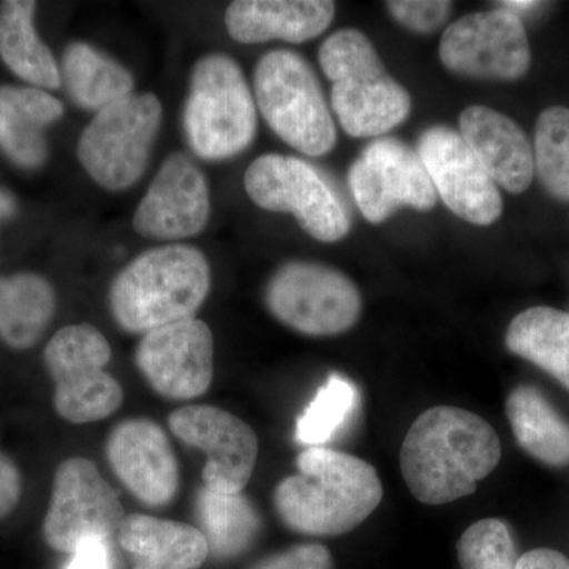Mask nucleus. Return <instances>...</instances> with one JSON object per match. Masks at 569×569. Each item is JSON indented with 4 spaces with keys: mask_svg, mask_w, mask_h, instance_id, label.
Instances as JSON below:
<instances>
[{
    "mask_svg": "<svg viewBox=\"0 0 569 569\" xmlns=\"http://www.w3.org/2000/svg\"><path fill=\"white\" fill-rule=\"evenodd\" d=\"M500 459V438L485 418L441 406L411 425L400 449V470L418 501L447 505L477 492Z\"/></svg>",
    "mask_w": 569,
    "mask_h": 569,
    "instance_id": "obj_1",
    "label": "nucleus"
},
{
    "mask_svg": "<svg viewBox=\"0 0 569 569\" xmlns=\"http://www.w3.org/2000/svg\"><path fill=\"white\" fill-rule=\"evenodd\" d=\"M299 473L276 488L280 520L296 533L339 537L355 530L383 500L376 467L328 448H309L296 459Z\"/></svg>",
    "mask_w": 569,
    "mask_h": 569,
    "instance_id": "obj_2",
    "label": "nucleus"
},
{
    "mask_svg": "<svg viewBox=\"0 0 569 569\" xmlns=\"http://www.w3.org/2000/svg\"><path fill=\"white\" fill-rule=\"evenodd\" d=\"M211 290V268L193 246L156 247L126 266L110 288V309L123 331L148 335L193 318Z\"/></svg>",
    "mask_w": 569,
    "mask_h": 569,
    "instance_id": "obj_3",
    "label": "nucleus"
},
{
    "mask_svg": "<svg viewBox=\"0 0 569 569\" xmlns=\"http://www.w3.org/2000/svg\"><path fill=\"white\" fill-rule=\"evenodd\" d=\"M318 59L332 81V110L350 137H380L410 114V96L388 73L365 33L355 29L332 33Z\"/></svg>",
    "mask_w": 569,
    "mask_h": 569,
    "instance_id": "obj_4",
    "label": "nucleus"
},
{
    "mask_svg": "<svg viewBox=\"0 0 569 569\" xmlns=\"http://www.w3.org/2000/svg\"><path fill=\"white\" fill-rule=\"evenodd\" d=\"M183 132L200 159H231L252 144L257 103L241 67L230 56L209 54L194 63L183 107Z\"/></svg>",
    "mask_w": 569,
    "mask_h": 569,
    "instance_id": "obj_5",
    "label": "nucleus"
},
{
    "mask_svg": "<svg viewBox=\"0 0 569 569\" xmlns=\"http://www.w3.org/2000/svg\"><path fill=\"white\" fill-rule=\"evenodd\" d=\"M254 103L287 144L309 157L331 152L337 130L312 67L298 52L276 50L258 62Z\"/></svg>",
    "mask_w": 569,
    "mask_h": 569,
    "instance_id": "obj_6",
    "label": "nucleus"
},
{
    "mask_svg": "<svg viewBox=\"0 0 569 569\" xmlns=\"http://www.w3.org/2000/svg\"><path fill=\"white\" fill-rule=\"evenodd\" d=\"M160 126V100L130 93L93 116L78 141V160L100 187L121 192L144 174Z\"/></svg>",
    "mask_w": 569,
    "mask_h": 569,
    "instance_id": "obj_7",
    "label": "nucleus"
},
{
    "mask_svg": "<svg viewBox=\"0 0 569 569\" xmlns=\"http://www.w3.org/2000/svg\"><path fill=\"white\" fill-rule=\"evenodd\" d=\"M110 361V343L96 326L69 325L51 337L44 365L54 381L59 417L71 425H91L119 410L123 389L104 370Z\"/></svg>",
    "mask_w": 569,
    "mask_h": 569,
    "instance_id": "obj_8",
    "label": "nucleus"
},
{
    "mask_svg": "<svg viewBox=\"0 0 569 569\" xmlns=\"http://www.w3.org/2000/svg\"><path fill=\"white\" fill-rule=\"evenodd\" d=\"M244 186L254 204L266 211L293 213L317 241L336 242L350 233L347 206L306 160L279 153L258 157L247 170Z\"/></svg>",
    "mask_w": 569,
    "mask_h": 569,
    "instance_id": "obj_9",
    "label": "nucleus"
},
{
    "mask_svg": "<svg viewBox=\"0 0 569 569\" xmlns=\"http://www.w3.org/2000/svg\"><path fill=\"white\" fill-rule=\"evenodd\" d=\"M269 312L301 335L337 336L361 316V295L350 279L329 266L291 261L266 287Z\"/></svg>",
    "mask_w": 569,
    "mask_h": 569,
    "instance_id": "obj_10",
    "label": "nucleus"
},
{
    "mask_svg": "<svg viewBox=\"0 0 569 569\" xmlns=\"http://www.w3.org/2000/svg\"><path fill=\"white\" fill-rule=\"evenodd\" d=\"M126 519L121 500L92 460L70 458L59 463L50 508L43 522L47 545L73 553L89 539L108 541Z\"/></svg>",
    "mask_w": 569,
    "mask_h": 569,
    "instance_id": "obj_11",
    "label": "nucleus"
},
{
    "mask_svg": "<svg viewBox=\"0 0 569 569\" xmlns=\"http://www.w3.org/2000/svg\"><path fill=\"white\" fill-rule=\"evenodd\" d=\"M440 59L463 77L511 81L529 71L531 54L520 17L498 7L452 22L441 37Z\"/></svg>",
    "mask_w": 569,
    "mask_h": 569,
    "instance_id": "obj_12",
    "label": "nucleus"
},
{
    "mask_svg": "<svg viewBox=\"0 0 569 569\" xmlns=\"http://www.w3.org/2000/svg\"><path fill=\"white\" fill-rule=\"evenodd\" d=\"M348 182L359 211L372 223L385 222L403 206L429 211L437 203L418 152L396 138L370 142L351 164Z\"/></svg>",
    "mask_w": 569,
    "mask_h": 569,
    "instance_id": "obj_13",
    "label": "nucleus"
},
{
    "mask_svg": "<svg viewBox=\"0 0 569 569\" xmlns=\"http://www.w3.org/2000/svg\"><path fill=\"white\" fill-rule=\"evenodd\" d=\"M417 152L438 197L456 216L481 227L497 222L503 212L501 194L462 134L430 127L419 137Z\"/></svg>",
    "mask_w": 569,
    "mask_h": 569,
    "instance_id": "obj_14",
    "label": "nucleus"
},
{
    "mask_svg": "<svg viewBox=\"0 0 569 569\" xmlns=\"http://www.w3.org/2000/svg\"><path fill=\"white\" fill-rule=\"evenodd\" d=\"M134 362L157 395L171 400L197 399L212 383L211 328L193 317L153 329L138 343Z\"/></svg>",
    "mask_w": 569,
    "mask_h": 569,
    "instance_id": "obj_15",
    "label": "nucleus"
},
{
    "mask_svg": "<svg viewBox=\"0 0 569 569\" xmlns=\"http://www.w3.org/2000/svg\"><path fill=\"white\" fill-rule=\"evenodd\" d=\"M171 432L182 443L208 456L206 488L238 493L249 485L258 459V438L252 427L230 411L212 406H187L168 418Z\"/></svg>",
    "mask_w": 569,
    "mask_h": 569,
    "instance_id": "obj_16",
    "label": "nucleus"
},
{
    "mask_svg": "<svg viewBox=\"0 0 569 569\" xmlns=\"http://www.w3.org/2000/svg\"><path fill=\"white\" fill-rule=\"evenodd\" d=\"M211 216V197L203 173L183 153L164 160L138 204L133 228L156 241H182L204 230Z\"/></svg>",
    "mask_w": 569,
    "mask_h": 569,
    "instance_id": "obj_17",
    "label": "nucleus"
},
{
    "mask_svg": "<svg viewBox=\"0 0 569 569\" xmlns=\"http://www.w3.org/2000/svg\"><path fill=\"white\" fill-rule=\"evenodd\" d=\"M107 458L119 481L146 507L171 503L179 489V466L162 427L151 419L122 421L107 440Z\"/></svg>",
    "mask_w": 569,
    "mask_h": 569,
    "instance_id": "obj_18",
    "label": "nucleus"
},
{
    "mask_svg": "<svg viewBox=\"0 0 569 569\" xmlns=\"http://www.w3.org/2000/svg\"><path fill=\"white\" fill-rule=\"evenodd\" d=\"M460 134L492 181L511 193L529 189L535 174L533 148L518 123L488 107L460 114Z\"/></svg>",
    "mask_w": 569,
    "mask_h": 569,
    "instance_id": "obj_19",
    "label": "nucleus"
},
{
    "mask_svg": "<svg viewBox=\"0 0 569 569\" xmlns=\"http://www.w3.org/2000/svg\"><path fill=\"white\" fill-rule=\"evenodd\" d=\"M335 13L336 3L328 0H236L224 13V24L239 43H302L321 36Z\"/></svg>",
    "mask_w": 569,
    "mask_h": 569,
    "instance_id": "obj_20",
    "label": "nucleus"
},
{
    "mask_svg": "<svg viewBox=\"0 0 569 569\" xmlns=\"http://www.w3.org/2000/svg\"><path fill=\"white\" fill-rule=\"evenodd\" d=\"M63 116V104L32 86H0V149L22 170H37L48 159L44 130Z\"/></svg>",
    "mask_w": 569,
    "mask_h": 569,
    "instance_id": "obj_21",
    "label": "nucleus"
},
{
    "mask_svg": "<svg viewBox=\"0 0 569 569\" xmlns=\"http://www.w3.org/2000/svg\"><path fill=\"white\" fill-rule=\"evenodd\" d=\"M116 537L133 569H198L209 557L201 530L176 520L126 516Z\"/></svg>",
    "mask_w": 569,
    "mask_h": 569,
    "instance_id": "obj_22",
    "label": "nucleus"
},
{
    "mask_svg": "<svg viewBox=\"0 0 569 569\" xmlns=\"http://www.w3.org/2000/svg\"><path fill=\"white\" fill-rule=\"evenodd\" d=\"M36 9L31 0L0 3V58L20 80L32 88L51 91L61 88V69L37 33Z\"/></svg>",
    "mask_w": 569,
    "mask_h": 569,
    "instance_id": "obj_23",
    "label": "nucleus"
},
{
    "mask_svg": "<svg viewBox=\"0 0 569 569\" xmlns=\"http://www.w3.org/2000/svg\"><path fill=\"white\" fill-rule=\"evenodd\" d=\"M56 312V293L32 272L0 277V339L14 350L39 342Z\"/></svg>",
    "mask_w": 569,
    "mask_h": 569,
    "instance_id": "obj_24",
    "label": "nucleus"
},
{
    "mask_svg": "<svg viewBox=\"0 0 569 569\" xmlns=\"http://www.w3.org/2000/svg\"><path fill=\"white\" fill-rule=\"evenodd\" d=\"M507 417L523 451L552 467L569 466V422L539 389L518 387L507 400Z\"/></svg>",
    "mask_w": 569,
    "mask_h": 569,
    "instance_id": "obj_25",
    "label": "nucleus"
},
{
    "mask_svg": "<svg viewBox=\"0 0 569 569\" xmlns=\"http://www.w3.org/2000/svg\"><path fill=\"white\" fill-rule=\"evenodd\" d=\"M62 82L82 110L102 111L133 93V77L92 44L71 43L62 58Z\"/></svg>",
    "mask_w": 569,
    "mask_h": 569,
    "instance_id": "obj_26",
    "label": "nucleus"
},
{
    "mask_svg": "<svg viewBox=\"0 0 569 569\" xmlns=\"http://www.w3.org/2000/svg\"><path fill=\"white\" fill-rule=\"evenodd\" d=\"M197 520L209 546V556L234 559L252 548L261 530V518L242 492H217L201 488L194 501Z\"/></svg>",
    "mask_w": 569,
    "mask_h": 569,
    "instance_id": "obj_27",
    "label": "nucleus"
},
{
    "mask_svg": "<svg viewBox=\"0 0 569 569\" xmlns=\"http://www.w3.org/2000/svg\"><path fill=\"white\" fill-rule=\"evenodd\" d=\"M511 353L559 380L569 391V313L552 307H531L507 331Z\"/></svg>",
    "mask_w": 569,
    "mask_h": 569,
    "instance_id": "obj_28",
    "label": "nucleus"
},
{
    "mask_svg": "<svg viewBox=\"0 0 569 569\" xmlns=\"http://www.w3.org/2000/svg\"><path fill=\"white\" fill-rule=\"evenodd\" d=\"M358 406L356 385L339 373H332L299 415L296 441L310 448H323L350 421Z\"/></svg>",
    "mask_w": 569,
    "mask_h": 569,
    "instance_id": "obj_29",
    "label": "nucleus"
},
{
    "mask_svg": "<svg viewBox=\"0 0 569 569\" xmlns=\"http://www.w3.org/2000/svg\"><path fill=\"white\" fill-rule=\"evenodd\" d=\"M535 173L553 198L569 201V108L550 107L535 129Z\"/></svg>",
    "mask_w": 569,
    "mask_h": 569,
    "instance_id": "obj_30",
    "label": "nucleus"
},
{
    "mask_svg": "<svg viewBox=\"0 0 569 569\" xmlns=\"http://www.w3.org/2000/svg\"><path fill=\"white\" fill-rule=\"evenodd\" d=\"M462 569H516L518 548L505 520L482 519L471 523L458 541Z\"/></svg>",
    "mask_w": 569,
    "mask_h": 569,
    "instance_id": "obj_31",
    "label": "nucleus"
},
{
    "mask_svg": "<svg viewBox=\"0 0 569 569\" xmlns=\"http://www.w3.org/2000/svg\"><path fill=\"white\" fill-rule=\"evenodd\" d=\"M387 7L399 24L421 33L438 31L452 11L448 0H392Z\"/></svg>",
    "mask_w": 569,
    "mask_h": 569,
    "instance_id": "obj_32",
    "label": "nucleus"
},
{
    "mask_svg": "<svg viewBox=\"0 0 569 569\" xmlns=\"http://www.w3.org/2000/svg\"><path fill=\"white\" fill-rule=\"evenodd\" d=\"M335 561H332L331 552L325 546L316 545H299L295 548L283 550V552L276 553L269 557L253 569H332Z\"/></svg>",
    "mask_w": 569,
    "mask_h": 569,
    "instance_id": "obj_33",
    "label": "nucleus"
},
{
    "mask_svg": "<svg viewBox=\"0 0 569 569\" xmlns=\"http://www.w3.org/2000/svg\"><path fill=\"white\" fill-rule=\"evenodd\" d=\"M66 569H112L110 548L103 539H89L71 553Z\"/></svg>",
    "mask_w": 569,
    "mask_h": 569,
    "instance_id": "obj_34",
    "label": "nucleus"
},
{
    "mask_svg": "<svg viewBox=\"0 0 569 569\" xmlns=\"http://www.w3.org/2000/svg\"><path fill=\"white\" fill-rule=\"evenodd\" d=\"M22 492L21 475L7 456L0 455V519L9 516Z\"/></svg>",
    "mask_w": 569,
    "mask_h": 569,
    "instance_id": "obj_35",
    "label": "nucleus"
},
{
    "mask_svg": "<svg viewBox=\"0 0 569 569\" xmlns=\"http://www.w3.org/2000/svg\"><path fill=\"white\" fill-rule=\"evenodd\" d=\"M516 569H569V559L559 550L533 549L520 557Z\"/></svg>",
    "mask_w": 569,
    "mask_h": 569,
    "instance_id": "obj_36",
    "label": "nucleus"
},
{
    "mask_svg": "<svg viewBox=\"0 0 569 569\" xmlns=\"http://www.w3.org/2000/svg\"><path fill=\"white\" fill-rule=\"evenodd\" d=\"M18 211L17 198L9 190L0 189V224L13 219Z\"/></svg>",
    "mask_w": 569,
    "mask_h": 569,
    "instance_id": "obj_37",
    "label": "nucleus"
},
{
    "mask_svg": "<svg viewBox=\"0 0 569 569\" xmlns=\"http://www.w3.org/2000/svg\"><path fill=\"white\" fill-rule=\"evenodd\" d=\"M498 6L501 9L511 11V13L518 14L523 13V11H531L538 9L539 6H542L541 2H533V0H508V2H500Z\"/></svg>",
    "mask_w": 569,
    "mask_h": 569,
    "instance_id": "obj_38",
    "label": "nucleus"
}]
</instances>
